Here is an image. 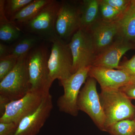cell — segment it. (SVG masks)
I'll return each mask as SVG.
<instances>
[{"label": "cell", "mask_w": 135, "mask_h": 135, "mask_svg": "<svg viewBox=\"0 0 135 135\" xmlns=\"http://www.w3.org/2000/svg\"><path fill=\"white\" fill-rule=\"evenodd\" d=\"M119 90L129 99H135V82L127 85Z\"/></svg>", "instance_id": "4316f807"}, {"label": "cell", "mask_w": 135, "mask_h": 135, "mask_svg": "<svg viewBox=\"0 0 135 135\" xmlns=\"http://www.w3.org/2000/svg\"><path fill=\"white\" fill-rule=\"evenodd\" d=\"M89 76L98 82L101 90H119L135 82V79L123 70L91 66Z\"/></svg>", "instance_id": "7c38bea8"}, {"label": "cell", "mask_w": 135, "mask_h": 135, "mask_svg": "<svg viewBox=\"0 0 135 135\" xmlns=\"http://www.w3.org/2000/svg\"><path fill=\"white\" fill-rule=\"evenodd\" d=\"M134 135H135V134H134Z\"/></svg>", "instance_id": "f546056e"}, {"label": "cell", "mask_w": 135, "mask_h": 135, "mask_svg": "<svg viewBox=\"0 0 135 135\" xmlns=\"http://www.w3.org/2000/svg\"><path fill=\"white\" fill-rule=\"evenodd\" d=\"M69 44L73 56L72 74L81 68L92 66L97 54L88 31L80 28L73 35Z\"/></svg>", "instance_id": "ba28073f"}, {"label": "cell", "mask_w": 135, "mask_h": 135, "mask_svg": "<svg viewBox=\"0 0 135 135\" xmlns=\"http://www.w3.org/2000/svg\"><path fill=\"white\" fill-rule=\"evenodd\" d=\"M18 126L14 122H0V135H15Z\"/></svg>", "instance_id": "484cf974"}, {"label": "cell", "mask_w": 135, "mask_h": 135, "mask_svg": "<svg viewBox=\"0 0 135 135\" xmlns=\"http://www.w3.org/2000/svg\"><path fill=\"white\" fill-rule=\"evenodd\" d=\"M99 95L105 117V131L114 123L135 116V107L120 90H101Z\"/></svg>", "instance_id": "7a4b0ae2"}, {"label": "cell", "mask_w": 135, "mask_h": 135, "mask_svg": "<svg viewBox=\"0 0 135 135\" xmlns=\"http://www.w3.org/2000/svg\"><path fill=\"white\" fill-rule=\"evenodd\" d=\"M87 31L90 34L98 55L110 46L118 38V20L108 22L99 20Z\"/></svg>", "instance_id": "5bb4252c"}, {"label": "cell", "mask_w": 135, "mask_h": 135, "mask_svg": "<svg viewBox=\"0 0 135 135\" xmlns=\"http://www.w3.org/2000/svg\"><path fill=\"white\" fill-rule=\"evenodd\" d=\"M80 9L69 2H60L55 24V31L59 38L65 42L71 38L80 29Z\"/></svg>", "instance_id": "30bf717a"}, {"label": "cell", "mask_w": 135, "mask_h": 135, "mask_svg": "<svg viewBox=\"0 0 135 135\" xmlns=\"http://www.w3.org/2000/svg\"><path fill=\"white\" fill-rule=\"evenodd\" d=\"M33 0H7L5 1L4 9L6 16L10 18L16 15Z\"/></svg>", "instance_id": "7402d4cb"}, {"label": "cell", "mask_w": 135, "mask_h": 135, "mask_svg": "<svg viewBox=\"0 0 135 135\" xmlns=\"http://www.w3.org/2000/svg\"><path fill=\"white\" fill-rule=\"evenodd\" d=\"M118 37L135 43V13L129 16L123 17L118 20Z\"/></svg>", "instance_id": "d6986e66"}, {"label": "cell", "mask_w": 135, "mask_h": 135, "mask_svg": "<svg viewBox=\"0 0 135 135\" xmlns=\"http://www.w3.org/2000/svg\"><path fill=\"white\" fill-rule=\"evenodd\" d=\"M51 0H33L16 15L10 18L15 25H23L31 20Z\"/></svg>", "instance_id": "2e32d148"}, {"label": "cell", "mask_w": 135, "mask_h": 135, "mask_svg": "<svg viewBox=\"0 0 135 135\" xmlns=\"http://www.w3.org/2000/svg\"><path fill=\"white\" fill-rule=\"evenodd\" d=\"M91 66L84 68L60 82L64 88V94L58 98L57 106L59 110L73 116L78 115L77 101L80 89L89 76Z\"/></svg>", "instance_id": "52a82bcc"}, {"label": "cell", "mask_w": 135, "mask_h": 135, "mask_svg": "<svg viewBox=\"0 0 135 135\" xmlns=\"http://www.w3.org/2000/svg\"><path fill=\"white\" fill-rule=\"evenodd\" d=\"M53 108L52 96L49 93L35 110L20 121L15 135H37Z\"/></svg>", "instance_id": "8fae6325"}, {"label": "cell", "mask_w": 135, "mask_h": 135, "mask_svg": "<svg viewBox=\"0 0 135 135\" xmlns=\"http://www.w3.org/2000/svg\"><path fill=\"white\" fill-rule=\"evenodd\" d=\"M118 70L126 71L135 79V55L129 60L120 64Z\"/></svg>", "instance_id": "d4e9b609"}, {"label": "cell", "mask_w": 135, "mask_h": 135, "mask_svg": "<svg viewBox=\"0 0 135 135\" xmlns=\"http://www.w3.org/2000/svg\"><path fill=\"white\" fill-rule=\"evenodd\" d=\"M135 48V43L118 37L110 46L98 54L92 66L119 69L123 55Z\"/></svg>", "instance_id": "4fadbf2b"}, {"label": "cell", "mask_w": 135, "mask_h": 135, "mask_svg": "<svg viewBox=\"0 0 135 135\" xmlns=\"http://www.w3.org/2000/svg\"><path fill=\"white\" fill-rule=\"evenodd\" d=\"M18 59L10 55L0 59V81L13 70Z\"/></svg>", "instance_id": "603a6c76"}, {"label": "cell", "mask_w": 135, "mask_h": 135, "mask_svg": "<svg viewBox=\"0 0 135 135\" xmlns=\"http://www.w3.org/2000/svg\"><path fill=\"white\" fill-rule=\"evenodd\" d=\"M134 13H135V0H130V3L127 9L126 10V12H124V14L122 15L121 18L129 16Z\"/></svg>", "instance_id": "83f0119b"}, {"label": "cell", "mask_w": 135, "mask_h": 135, "mask_svg": "<svg viewBox=\"0 0 135 135\" xmlns=\"http://www.w3.org/2000/svg\"><path fill=\"white\" fill-rule=\"evenodd\" d=\"M60 2L51 0L31 20L23 25L28 32L50 42L57 36L55 24Z\"/></svg>", "instance_id": "5b68a950"}, {"label": "cell", "mask_w": 135, "mask_h": 135, "mask_svg": "<svg viewBox=\"0 0 135 135\" xmlns=\"http://www.w3.org/2000/svg\"><path fill=\"white\" fill-rule=\"evenodd\" d=\"M27 55L20 57L13 70L0 81V99L8 103L22 98L30 91Z\"/></svg>", "instance_id": "3957f363"}, {"label": "cell", "mask_w": 135, "mask_h": 135, "mask_svg": "<svg viewBox=\"0 0 135 135\" xmlns=\"http://www.w3.org/2000/svg\"><path fill=\"white\" fill-rule=\"evenodd\" d=\"M49 55L47 46L44 44H38L27 55L30 91L50 93L52 84L50 79L48 67Z\"/></svg>", "instance_id": "6da1fadb"}, {"label": "cell", "mask_w": 135, "mask_h": 135, "mask_svg": "<svg viewBox=\"0 0 135 135\" xmlns=\"http://www.w3.org/2000/svg\"><path fill=\"white\" fill-rule=\"evenodd\" d=\"M77 105L79 110L86 113L100 130L105 131V117L97 89V81L87 78L80 91Z\"/></svg>", "instance_id": "8992f818"}, {"label": "cell", "mask_w": 135, "mask_h": 135, "mask_svg": "<svg viewBox=\"0 0 135 135\" xmlns=\"http://www.w3.org/2000/svg\"><path fill=\"white\" fill-rule=\"evenodd\" d=\"M20 29L8 20L6 16H0V40L6 43L17 41L20 38Z\"/></svg>", "instance_id": "ac0fdd59"}, {"label": "cell", "mask_w": 135, "mask_h": 135, "mask_svg": "<svg viewBox=\"0 0 135 135\" xmlns=\"http://www.w3.org/2000/svg\"><path fill=\"white\" fill-rule=\"evenodd\" d=\"M9 55V47L6 44L0 43V59L3 58Z\"/></svg>", "instance_id": "f1b7e54d"}, {"label": "cell", "mask_w": 135, "mask_h": 135, "mask_svg": "<svg viewBox=\"0 0 135 135\" xmlns=\"http://www.w3.org/2000/svg\"><path fill=\"white\" fill-rule=\"evenodd\" d=\"M99 0H84L80 5V28L88 30L100 20Z\"/></svg>", "instance_id": "9a60e30c"}, {"label": "cell", "mask_w": 135, "mask_h": 135, "mask_svg": "<svg viewBox=\"0 0 135 135\" xmlns=\"http://www.w3.org/2000/svg\"><path fill=\"white\" fill-rule=\"evenodd\" d=\"M111 135H134L135 133V120H123L114 123L107 130Z\"/></svg>", "instance_id": "ffe728a7"}, {"label": "cell", "mask_w": 135, "mask_h": 135, "mask_svg": "<svg viewBox=\"0 0 135 135\" xmlns=\"http://www.w3.org/2000/svg\"><path fill=\"white\" fill-rule=\"evenodd\" d=\"M49 94L30 91L22 98L10 102L1 116L0 122H12L18 125L23 118L38 108Z\"/></svg>", "instance_id": "9c48e42d"}, {"label": "cell", "mask_w": 135, "mask_h": 135, "mask_svg": "<svg viewBox=\"0 0 135 135\" xmlns=\"http://www.w3.org/2000/svg\"><path fill=\"white\" fill-rule=\"evenodd\" d=\"M52 43L48 60L50 79L51 83L56 79H66L72 74L73 59L69 44L57 36Z\"/></svg>", "instance_id": "277c9868"}, {"label": "cell", "mask_w": 135, "mask_h": 135, "mask_svg": "<svg viewBox=\"0 0 135 135\" xmlns=\"http://www.w3.org/2000/svg\"><path fill=\"white\" fill-rule=\"evenodd\" d=\"M102 2L108 4L124 14L127 9L130 0H101Z\"/></svg>", "instance_id": "cb8c5ba5"}, {"label": "cell", "mask_w": 135, "mask_h": 135, "mask_svg": "<svg viewBox=\"0 0 135 135\" xmlns=\"http://www.w3.org/2000/svg\"><path fill=\"white\" fill-rule=\"evenodd\" d=\"M100 20L108 22L118 21L122 17L123 14L99 0Z\"/></svg>", "instance_id": "44dd1931"}, {"label": "cell", "mask_w": 135, "mask_h": 135, "mask_svg": "<svg viewBox=\"0 0 135 135\" xmlns=\"http://www.w3.org/2000/svg\"><path fill=\"white\" fill-rule=\"evenodd\" d=\"M41 39L33 35L21 37L15 43L9 46V55L17 58L28 54L32 49L38 45Z\"/></svg>", "instance_id": "e0dca14e"}]
</instances>
